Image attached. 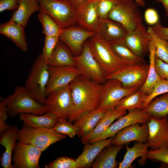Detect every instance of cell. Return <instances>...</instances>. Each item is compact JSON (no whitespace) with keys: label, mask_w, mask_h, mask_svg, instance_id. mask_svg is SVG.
I'll use <instances>...</instances> for the list:
<instances>
[{"label":"cell","mask_w":168,"mask_h":168,"mask_svg":"<svg viewBox=\"0 0 168 168\" xmlns=\"http://www.w3.org/2000/svg\"><path fill=\"white\" fill-rule=\"evenodd\" d=\"M126 114V110H117L114 107L109 109L100 119L94 128L89 133L82 138V142L83 144H86L99 136L108 128L115 119Z\"/></svg>","instance_id":"603a6c76"},{"label":"cell","mask_w":168,"mask_h":168,"mask_svg":"<svg viewBox=\"0 0 168 168\" xmlns=\"http://www.w3.org/2000/svg\"><path fill=\"white\" fill-rule=\"evenodd\" d=\"M104 84V90L100 103L96 108L108 110L114 106L123 98L140 87H124L121 82L116 79L107 80Z\"/></svg>","instance_id":"7c38bea8"},{"label":"cell","mask_w":168,"mask_h":168,"mask_svg":"<svg viewBox=\"0 0 168 168\" xmlns=\"http://www.w3.org/2000/svg\"><path fill=\"white\" fill-rule=\"evenodd\" d=\"M18 130L17 127L12 125L1 133L0 144L5 148L1 160V166L4 168H13L12 155L16 143Z\"/></svg>","instance_id":"7402d4cb"},{"label":"cell","mask_w":168,"mask_h":168,"mask_svg":"<svg viewBox=\"0 0 168 168\" xmlns=\"http://www.w3.org/2000/svg\"><path fill=\"white\" fill-rule=\"evenodd\" d=\"M108 110L96 108L82 115L74 124L79 129L78 136L82 138L90 133Z\"/></svg>","instance_id":"cb8c5ba5"},{"label":"cell","mask_w":168,"mask_h":168,"mask_svg":"<svg viewBox=\"0 0 168 168\" xmlns=\"http://www.w3.org/2000/svg\"><path fill=\"white\" fill-rule=\"evenodd\" d=\"M151 40L147 29L142 24L134 30L128 32L124 41L134 53L144 58L146 54L149 52V44Z\"/></svg>","instance_id":"e0dca14e"},{"label":"cell","mask_w":168,"mask_h":168,"mask_svg":"<svg viewBox=\"0 0 168 168\" xmlns=\"http://www.w3.org/2000/svg\"><path fill=\"white\" fill-rule=\"evenodd\" d=\"M74 58L76 67L81 76L98 83L104 84L106 82V76L93 56L87 41L84 43L81 53Z\"/></svg>","instance_id":"9c48e42d"},{"label":"cell","mask_w":168,"mask_h":168,"mask_svg":"<svg viewBox=\"0 0 168 168\" xmlns=\"http://www.w3.org/2000/svg\"><path fill=\"white\" fill-rule=\"evenodd\" d=\"M99 21L97 10L91 0H85L76 8V23L80 26L95 32Z\"/></svg>","instance_id":"ffe728a7"},{"label":"cell","mask_w":168,"mask_h":168,"mask_svg":"<svg viewBox=\"0 0 168 168\" xmlns=\"http://www.w3.org/2000/svg\"><path fill=\"white\" fill-rule=\"evenodd\" d=\"M147 96L139 88L123 98L114 107L117 110H128V111L135 110H142Z\"/></svg>","instance_id":"f1b7e54d"},{"label":"cell","mask_w":168,"mask_h":168,"mask_svg":"<svg viewBox=\"0 0 168 168\" xmlns=\"http://www.w3.org/2000/svg\"><path fill=\"white\" fill-rule=\"evenodd\" d=\"M97 10L99 19L107 18L111 10L117 6L121 0H91Z\"/></svg>","instance_id":"8d00e7d4"},{"label":"cell","mask_w":168,"mask_h":168,"mask_svg":"<svg viewBox=\"0 0 168 168\" xmlns=\"http://www.w3.org/2000/svg\"><path fill=\"white\" fill-rule=\"evenodd\" d=\"M147 159L159 161L168 165V147L148 150Z\"/></svg>","instance_id":"b9f144b4"},{"label":"cell","mask_w":168,"mask_h":168,"mask_svg":"<svg viewBox=\"0 0 168 168\" xmlns=\"http://www.w3.org/2000/svg\"><path fill=\"white\" fill-rule=\"evenodd\" d=\"M140 6L144 7L145 6V2L144 0H133Z\"/></svg>","instance_id":"f907efd6"},{"label":"cell","mask_w":168,"mask_h":168,"mask_svg":"<svg viewBox=\"0 0 168 168\" xmlns=\"http://www.w3.org/2000/svg\"><path fill=\"white\" fill-rule=\"evenodd\" d=\"M72 52L67 45L59 40L48 62V65L55 67H76Z\"/></svg>","instance_id":"484cf974"},{"label":"cell","mask_w":168,"mask_h":168,"mask_svg":"<svg viewBox=\"0 0 168 168\" xmlns=\"http://www.w3.org/2000/svg\"><path fill=\"white\" fill-rule=\"evenodd\" d=\"M20 0H0V12L6 10L15 11L18 8Z\"/></svg>","instance_id":"f6af8a7d"},{"label":"cell","mask_w":168,"mask_h":168,"mask_svg":"<svg viewBox=\"0 0 168 168\" xmlns=\"http://www.w3.org/2000/svg\"><path fill=\"white\" fill-rule=\"evenodd\" d=\"M48 63L42 53L35 60L25 81V87L30 96L44 105L47 96L46 89L49 79Z\"/></svg>","instance_id":"7a4b0ae2"},{"label":"cell","mask_w":168,"mask_h":168,"mask_svg":"<svg viewBox=\"0 0 168 168\" xmlns=\"http://www.w3.org/2000/svg\"><path fill=\"white\" fill-rule=\"evenodd\" d=\"M39 11L38 0H20L17 9L13 12L10 20L25 27L30 16Z\"/></svg>","instance_id":"d4e9b609"},{"label":"cell","mask_w":168,"mask_h":168,"mask_svg":"<svg viewBox=\"0 0 168 168\" xmlns=\"http://www.w3.org/2000/svg\"><path fill=\"white\" fill-rule=\"evenodd\" d=\"M76 9L85 0H66Z\"/></svg>","instance_id":"681fc988"},{"label":"cell","mask_w":168,"mask_h":168,"mask_svg":"<svg viewBox=\"0 0 168 168\" xmlns=\"http://www.w3.org/2000/svg\"><path fill=\"white\" fill-rule=\"evenodd\" d=\"M95 32L107 41L111 43L124 40L127 31L121 24L107 18L99 19Z\"/></svg>","instance_id":"d6986e66"},{"label":"cell","mask_w":168,"mask_h":168,"mask_svg":"<svg viewBox=\"0 0 168 168\" xmlns=\"http://www.w3.org/2000/svg\"><path fill=\"white\" fill-rule=\"evenodd\" d=\"M139 6L133 0H121L109 13L107 18L121 24L127 32L142 24Z\"/></svg>","instance_id":"52a82bcc"},{"label":"cell","mask_w":168,"mask_h":168,"mask_svg":"<svg viewBox=\"0 0 168 168\" xmlns=\"http://www.w3.org/2000/svg\"><path fill=\"white\" fill-rule=\"evenodd\" d=\"M149 136L147 142L151 149L168 147V118L151 116L147 122Z\"/></svg>","instance_id":"2e32d148"},{"label":"cell","mask_w":168,"mask_h":168,"mask_svg":"<svg viewBox=\"0 0 168 168\" xmlns=\"http://www.w3.org/2000/svg\"><path fill=\"white\" fill-rule=\"evenodd\" d=\"M13 168H39L42 152L34 146L19 142L13 150Z\"/></svg>","instance_id":"4fadbf2b"},{"label":"cell","mask_w":168,"mask_h":168,"mask_svg":"<svg viewBox=\"0 0 168 168\" xmlns=\"http://www.w3.org/2000/svg\"><path fill=\"white\" fill-rule=\"evenodd\" d=\"M113 137L93 143L87 144L76 161L85 167L90 165L96 157L105 147L111 145Z\"/></svg>","instance_id":"83f0119b"},{"label":"cell","mask_w":168,"mask_h":168,"mask_svg":"<svg viewBox=\"0 0 168 168\" xmlns=\"http://www.w3.org/2000/svg\"><path fill=\"white\" fill-rule=\"evenodd\" d=\"M65 135L55 131L53 128H35L24 123L18 130L17 141L32 145L43 152L51 145L65 138Z\"/></svg>","instance_id":"5b68a950"},{"label":"cell","mask_w":168,"mask_h":168,"mask_svg":"<svg viewBox=\"0 0 168 168\" xmlns=\"http://www.w3.org/2000/svg\"><path fill=\"white\" fill-rule=\"evenodd\" d=\"M115 54L119 58L130 64L145 63L144 58L134 53L125 44L124 40L109 43Z\"/></svg>","instance_id":"836d02e7"},{"label":"cell","mask_w":168,"mask_h":168,"mask_svg":"<svg viewBox=\"0 0 168 168\" xmlns=\"http://www.w3.org/2000/svg\"><path fill=\"white\" fill-rule=\"evenodd\" d=\"M156 2L161 3L165 11V15L168 17V0H154Z\"/></svg>","instance_id":"c3c4849f"},{"label":"cell","mask_w":168,"mask_h":168,"mask_svg":"<svg viewBox=\"0 0 168 168\" xmlns=\"http://www.w3.org/2000/svg\"><path fill=\"white\" fill-rule=\"evenodd\" d=\"M155 66L159 76L161 78L168 80V63L155 56Z\"/></svg>","instance_id":"7bdbcfd3"},{"label":"cell","mask_w":168,"mask_h":168,"mask_svg":"<svg viewBox=\"0 0 168 168\" xmlns=\"http://www.w3.org/2000/svg\"><path fill=\"white\" fill-rule=\"evenodd\" d=\"M56 132L61 134L67 135L71 138H73L78 134L79 128L74 124L67 121V119L59 118L58 121L53 128Z\"/></svg>","instance_id":"74e56055"},{"label":"cell","mask_w":168,"mask_h":168,"mask_svg":"<svg viewBox=\"0 0 168 168\" xmlns=\"http://www.w3.org/2000/svg\"><path fill=\"white\" fill-rule=\"evenodd\" d=\"M49 79L46 89L47 97L51 92L69 85L76 77L81 75L76 67H55L49 65Z\"/></svg>","instance_id":"5bb4252c"},{"label":"cell","mask_w":168,"mask_h":168,"mask_svg":"<svg viewBox=\"0 0 168 168\" xmlns=\"http://www.w3.org/2000/svg\"><path fill=\"white\" fill-rule=\"evenodd\" d=\"M73 104L72 113L68 121L75 122L85 113L96 108L104 90L101 84L79 75L70 84Z\"/></svg>","instance_id":"6da1fadb"},{"label":"cell","mask_w":168,"mask_h":168,"mask_svg":"<svg viewBox=\"0 0 168 168\" xmlns=\"http://www.w3.org/2000/svg\"><path fill=\"white\" fill-rule=\"evenodd\" d=\"M46 168H82L85 167L77 162L75 159L67 156H61L48 165H45Z\"/></svg>","instance_id":"f35d334b"},{"label":"cell","mask_w":168,"mask_h":168,"mask_svg":"<svg viewBox=\"0 0 168 168\" xmlns=\"http://www.w3.org/2000/svg\"><path fill=\"white\" fill-rule=\"evenodd\" d=\"M38 18L43 26V33L46 36L58 37L63 29L48 14L39 12Z\"/></svg>","instance_id":"e575fe53"},{"label":"cell","mask_w":168,"mask_h":168,"mask_svg":"<svg viewBox=\"0 0 168 168\" xmlns=\"http://www.w3.org/2000/svg\"><path fill=\"white\" fill-rule=\"evenodd\" d=\"M128 112V114L119 118L116 121L111 124L101 134L89 142L93 143L114 137L119 131L130 125L136 123L143 124L147 123L152 116L141 110H135Z\"/></svg>","instance_id":"8fae6325"},{"label":"cell","mask_w":168,"mask_h":168,"mask_svg":"<svg viewBox=\"0 0 168 168\" xmlns=\"http://www.w3.org/2000/svg\"><path fill=\"white\" fill-rule=\"evenodd\" d=\"M144 18L146 23L150 25H154L159 21V16L156 11L153 8H148L144 13Z\"/></svg>","instance_id":"bcb514c9"},{"label":"cell","mask_w":168,"mask_h":168,"mask_svg":"<svg viewBox=\"0 0 168 168\" xmlns=\"http://www.w3.org/2000/svg\"><path fill=\"white\" fill-rule=\"evenodd\" d=\"M39 12L51 17L63 29L76 23V9L66 0H38Z\"/></svg>","instance_id":"8992f818"},{"label":"cell","mask_w":168,"mask_h":168,"mask_svg":"<svg viewBox=\"0 0 168 168\" xmlns=\"http://www.w3.org/2000/svg\"><path fill=\"white\" fill-rule=\"evenodd\" d=\"M7 107L3 103L2 100L0 101V133H2L8 128L10 126L6 123V120L8 118Z\"/></svg>","instance_id":"ee69618b"},{"label":"cell","mask_w":168,"mask_h":168,"mask_svg":"<svg viewBox=\"0 0 168 168\" xmlns=\"http://www.w3.org/2000/svg\"><path fill=\"white\" fill-rule=\"evenodd\" d=\"M149 147L148 143L137 142L132 147L126 146L127 152L123 160L119 163V168H129L133 162L140 157L141 164H144L147 160L146 153Z\"/></svg>","instance_id":"f546056e"},{"label":"cell","mask_w":168,"mask_h":168,"mask_svg":"<svg viewBox=\"0 0 168 168\" xmlns=\"http://www.w3.org/2000/svg\"><path fill=\"white\" fill-rule=\"evenodd\" d=\"M87 42L93 56L106 77L130 64L118 58L113 51L109 43L97 34L90 38Z\"/></svg>","instance_id":"3957f363"},{"label":"cell","mask_w":168,"mask_h":168,"mask_svg":"<svg viewBox=\"0 0 168 168\" xmlns=\"http://www.w3.org/2000/svg\"><path fill=\"white\" fill-rule=\"evenodd\" d=\"M44 105L46 113H52L59 118L68 119L73 109L70 84L50 93Z\"/></svg>","instance_id":"ba28073f"},{"label":"cell","mask_w":168,"mask_h":168,"mask_svg":"<svg viewBox=\"0 0 168 168\" xmlns=\"http://www.w3.org/2000/svg\"><path fill=\"white\" fill-rule=\"evenodd\" d=\"M140 124L134 123L119 131L113 138L111 144L116 146L133 141L147 142L149 136L147 122L143 124L141 126Z\"/></svg>","instance_id":"ac0fdd59"},{"label":"cell","mask_w":168,"mask_h":168,"mask_svg":"<svg viewBox=\"0 0 168 168\" xmlns=\"http://www.w3.org/2000/svg\"><path fill=\"white\" fill-rule=\"evenodd\" d=\"M2 100L7 106V113L10 117L22 113L38 115L46 113L44 105L32 98L25 86H17L12 94Z\"/></svg>","instance_id":"277c9868"},{"label":"cell","mask_w":168,"mask_h":168,"mask_svg":"<svg viewBox=\"0 0 168 168\" xmlns=\"http://www.w3.org/2000/svg\"><path fill=\"white\" fill-rule=\"evenodd\" d=\"M167 92L168 80L161 78L155 85L151 93L146 98L144 102L143 109L145 108L154 98L159 95Z\"/></svg>","instance_id":"ab89813d"},{"label":"cell","mask_w":168,"mask_h":168,"mask_svg":"<svg viewBox=\"0 0 168 168\" xmlns=\"http://www.w3.org/2000/svg\"><path fill=\"white\" fill-rule=\"evenodd\" d=\"M20 118L24 123L32 127L53 128L57 123L59 117L54 114L46 113L44 115L38 116L30 113L19 114Z\"/></svg>","instance_id":"4316f807"},{"label":"cell","mask_w":168,"mask_h":168,"mask_svg":"<svg viewBox=\"0 0 168 168\" xmlns=\"http://www.w3.org/2000/svg\"><path fill=\"white\" fill-rule=\"evenodd\" d=\"M59 40L58 36H45L42 54L43 58L46 62L48 63L52 56Z\"/></svg>","instance_id":"60d3db41"},{"label":"cell","mask_w":168,"mask_h":168,"mask_svg":"<svg viewBox=\"0 0 168 168\" xmlns=\"http://www.w3.org/2000/svg\"><path fill=\"white\" fill-rule=\"evenodd\" d=\"M149 67L146 63L129 64L108 75L106 79H118L125 88L140 87L146 80Z\"/></svg>","instance_id":"30bf717a"},{"label":"cell","mask_w":168,"mask_h":168,"mask_svg":"<svg viewBox=\"0 0 168 168\" xmlns=\"http://www.w3.org/2000/svg\"><path fill=\"white\" fill-rule=\"evenodd\" d=\"M142 110L156 118L163 119L167 117L168 116V92L154 98Z\"/></svg>","instance_id":"d6a6232c"},{"label":"cell","mask_w":168,"mask_h":168,"mask_svg":"<svg viewBox=\"0 0 168 168\" xmlns=\"http://www.w3.org/2000/svg\"><path fill=\"white\" fill-rule=\"evenodd\" d=\"M151 27L160 38L168 41V27L163 26L159 21Z\"/></svg>","instance_id":"7dc6e473"},{"label":"cell","mask_w":168,"mask_h":168,"mask_svg":"<svg viewBox=\"0 0 168 168\" xmlns=\"http://www.w3.org/2000/svg\"><path fill=\"white\" fill-rule=\"evenodd\" d=\"M147 30L156 47L155 56L168 63V41L160 38L151 26L148 27Z\"/></svg>","instance_id":"d590c367"},{"label":"cell","mask_w":168,"mask_h":168,"mask_svg":"<svg viewBox=\"0 0 168 168\" xmlns=\"http://www.w3.org/2000/svg\"><path fill=\"white\" fill-rule=\"evenodd\" d=\"M149 67L148 75L144 83L139 89L147 96L152 92L156 82L161 78L157 73L155 66L156 47L152 40L149 44Z\"/></svg>","instance_id":"1f68e13d"},{"label":"cell","mask_w":168,"mask_h":168,"mask_svg":"<svg viewBox=\"0 0 168 168\" xmlns=\"http://www.w3.org/2000/svg\"><path fill=\"white\" fill-rule=\"evenodd\" d=\"M24 26L9 20L0 25V33L11 40L21 50L26 51L28 46Z\"/></svg>","instance_id":"44dd1931"},{"label":"cell","mask_w":168,"mask_h":168,"mask_svg":"<svg viewBox=\"0 0 168 168\" xmlns=\"http://www.w3.org/2000/svg\"><path fill=\"white\" fill-rule=\"evenodd\" d=\"M111 145L100 152L98 157L93 163V168H115L117 167L116 160L119 152L123 148V145L115 146Z\"/></svg>","instance_id":"4dcf8cb0"},{"label":"cell","mask_w":168,"mask_h":168,"mask_svg":"<svg viewBox=\"0 0 168 168\" xmlns=\"http://www.w3.org/2000/svg\"><path fill=\"white\" fill-rule=\"evenodd\" d=\"M96 34L95 32L88 30L81 26L72 25L63 29L58 38L76 56L81 53L84 42Z\"/></svg>","instance_id":"9a60e30c"}]
</instances>
